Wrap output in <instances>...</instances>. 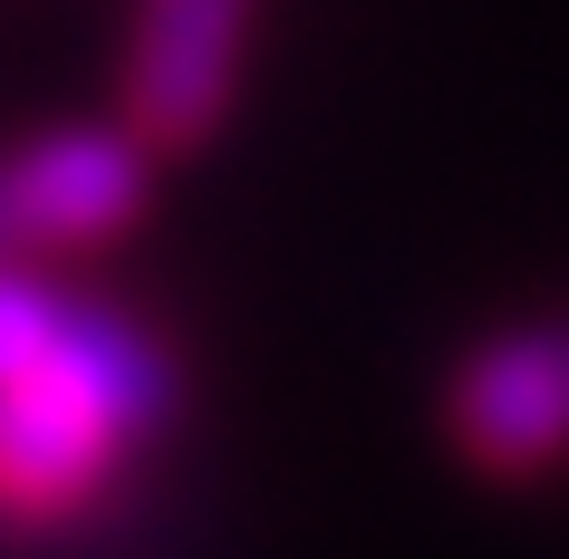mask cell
Returning a JSON list of instances; mask_svg holds the SVG:
<instances>
[{"label": "cell", "mask_w": 569, "mask_h": 559, "mask_svg": "<svg viewBox=\"0 0 569 559\" xmlns=\"http://www.w3.org/2000/svg\"><path fill=\"white\" fill-rule=\"evenodd\" d=\"M445 435L492 482H540L569 463V319L482 328L445 367Z\"/></svg>", "instance_id": "2"}, {"label": "cell", "mask_w": 569, "mask_h": 559, "mask_svg": "<svg viewBox=\"0 0 569 559\" xmlns=\"http://www.w3.org/2000/svg\"><path fill=\"white\" fill-rule=\"evenodd\" d=\"M154 146L136 126H49L30 146H0V251L68 261L117 241L146 212Z\"/></svg>", "instance_id": "3"}, {"label": "cell", "mask_w": 569, "mask_h": 559, "mask_svg": "<svg viewBox=\"0 0 569 559\" xmlns=\"http://www.w3.org/2000/svg\"><path fill=\"white\" fill-rule=\"evenodd\" d=\"M183 367L126 299L78 290L68 328L0 377V530H78L107 511L126 463L174 435Z\"/></svg>", "instance_id": "1"}, {"label": "cell", "mask_w": 569, "mask_h": 559, "mask_svg": "<svg viewBox=\"0 0 569 559\" xmlns=\"http://www.w3.org/2000/svg\"><path fill=\"white\" fill-rule=\"evenodd\" d=\"M68 309H78V290H68L49 261L0 251V377H20V367L68 328Z\"/></svg>", "instance_id": "5"}, {"label": "cell", "mask_w": 569, "mask_h": 559, "mask_svg": "<svg viewBox=\"0 0 569 559\" xmlns=\"http://www.w3.org/2000/svg\"><path fill=\"white\" fill-rule=\"evenodd\" d=\"M251 10L261 0H136L126 20V126L154 154L212 146V126L241 97L251 59Z\"/></svg>", "instance_id": "4"}]
</instances>
